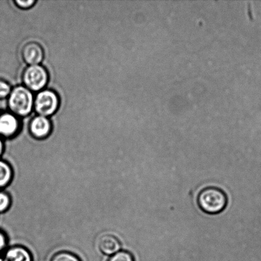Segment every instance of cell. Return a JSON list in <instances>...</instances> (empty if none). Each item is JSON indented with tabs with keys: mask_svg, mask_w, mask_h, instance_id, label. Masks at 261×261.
<instances>
[{
	"mask_svg": "<svg viewBox=\"0 0 261 261\" xmlns=\"http://www.w3.org/2000/svg\"><path fill=\"white\" fill-rule=\"evenodd\" d=\"M198 203L202 211L206 214L214 215L221 213L227 206L226 194L217 188H207L199 193Z\"/></svg>",
	"mask_w": 261,
	"mask_h": 261,
	"instance_id": "6da1fadb",
	"label": "cell"
},
{
	"mask_svg": "<svg viewBox=\"0 0 261 261\" xmlns=\"http://www.w3.org/2000/svg\"><path fill=\"white\" fill-rule=\"evenodd\" d=\"M34 98L32 91L23 86H18L12 90L8 105L15 116H27L34 107Z\"/></svg>",
	"mask_w": 261,
	"mask_h": 261,
	"instance_id": "7a4b0ae2",
	"label": "cell"
},
{
	"mask_svg": "<svg viewBox=\"0 0 261 261\" xmlns=\"http://www.w3.org/2000/svg\"><path fill=\"white\" fill-rule=\"evenodd\" d=\"M48 80L47 71L42 66H28L23 73V81L25 88L31 91H40L47 85Z\"/></svg>",
	"mask_w": 261,
	"mask_h": 261,
	"instance_id": "3957f363",
	"label": "cell"
},
{
	"mask_svg": "<svg viewBox=\"0 0 261 261\" xmlns=\"http://www.w3.org/2000/svg\"><path fill=\"white\" fill-rule=\"evenodd\" d=\"M59 98L55 92L43 90L37 94L34 101V107L38 116L47 117L55 114L58 109Z\"/></svg>",
	"mask_w": 261,
	"mask_h": 261,
	"instance_id": "277c9868",
	"label": "cell"
},
{
	"mask_svg": "<svg viewBox=\"0 0 261 261\" xmlns=\"http://www.w3.org/2000/svg\"><path fill=\"white\" fill-rule=\"evenodd\" d=\"M52 125L47 117L38 116L32 119L30 124V132L33 137L43 139L49 135Z\"/></svg>",
	"mask_w": 261,
	"mask_h": 261,
	"instance_id": "5b68a950",
	"label": "cell"
},
{
	"mask_svg": "<svg viewBox=\"0 0 261 261\" xmlns=\"http://www.w3.org/2000/svg\"><path fill=\"white\" fill-rule=\"evenodd\" d=\"M23 60L30 66L38 65L44 58V52L41 45L35 42L27 43L22 48Z\"/></svg>",
	"mask_w": 261,
	"mask_h": 261,
	"instance_id": "8992f818",
	"label": "cell"
},
{
	"mask_svg": "<svg viewBox=\"0 0 261 261\" xmlns=\"http://www.w3.org/2000/svg\"><path fill=\"white\" fill-rule=\"evenodd\" d=\"M19 128V122L12 113L0 114V136L2 138L14 137Z\"/></svg>",
	"mask_w": 261,
	"mask_h": 261,
	"instance_id": "52a82bcc",
	"label": "cell"
},
{
	"mask_svg": "<svg viewBox=\"0 0 261 261\" xmlns=\"http://www.w3.org/2000/svg\"><path fill=\"white\" fill-rule=\"evenodd\" d=\"M98 248L104 255L112 256L121 251V244L119 240L113 234H104L98 242Z\"/></svg>",
	"mask_w": 261,
	"mask_h": 261,
	"instance_id": "ba28073f",
	"label": "cell"
},
{
	"mask_svg": "<svg viewBox=\"0 0 261 261\" xmlns=\"http://www.w3.org/2000/svg\"><path fill=\"white\" fill-rule=\"evenodd\" d=\"M4 255L7 261H33L31 252L22 246L10 247L5 250Z\"/></svg>",
	"mask_w": 261,
	"mask_h": 261,
	"instance_id": "9c48e42d",
	"label": "cell"
},
{
	"mask_svg": "<svg viewBox=\"0 0 261 261\" xmlns=\"http://www.w3.org/2000/svg\"><path fill=\"white\" fill-rule=\"evenodd\" d=\"M12 178L13 170L11 165L7 161L0 159V189L9 186Z\"/></svg>",
	"mask_w": 261,
	"mask_h": 261,
	"instance_id": "30bf717a",
	"label": "cell"
},
{
	"mask_svg": "<svg viewBox=\"0 0 261 261\" xmlns=\"http://www.w3.org/2000/svg\"><path fill=\"white\" fill-rule=\"evenodd\" d=\"M12 199L7 192L0 191V214L4 213L11 206Z\"/></svg>",
	"mask_w": 261,
	"mask_h": 261,
	"instance_id": "8fae6325",
	"label": "cell"
},
{
	"mask_svg": "<svg viewBox=\"0 0 261 261\" xmlns=\"http://www.w3.org/2000/svg\"><path fill=\"white\" fill-rule=\"evenodd\" d=\"M50 261H81V260L73 253L60 252L54 255Z\"/></svg>",
	"mask_w": 261,
	"mask_h": 261,
	"instance_id": "7c38bea8",
	"label": "cell"
},
{
	"mask_svg": "<svg viewBox=\"0 0 261 261\" xmlns=\"http://www.w3.org/2000/svg\"><path fill=\"white\" fill-rule=\"evenodd\" d=\"M108 261H135L130 252L121 250L116 254L112 255Z\"/></svg>",
	"mask_w": 261,
	"mask_h": 261,
	"instance_id": "4fadbf2b",
	"label": "cell"
},
{
	"mask_svg": "<svg viewBox=\"0 0 261 261\" xmlns=\"http://www.w3.org/2000/svg\"><path fill=\"white\" fill-rule=\"evenodd\" d=\"M11 87L6 81L0 80V99H4L9 97L11 93Z\"/></svg>",
	"mask_w": 261,
	"mask_h": 261,
	"instance_id": "5bb4252c",
	"label": "cell"
},
{
	"mask_svg": "<svg viewBox=\"0 0 261 261\" xmlns=\"http://www.w3.org/2000/svg\"><path fill=\"white\" fill-rule=\"evenodd\" d=\"M8 239L4 231H0V254L7 249Z\"/></svg>",
	"mask_w": 261,
	"mask_h": 261,
	"instance_id": "9a60e30c",
	"label": "cell"
},
{
	"mask_svg": "<svg viewBox=\"0 0 261 261\" xmlns=\"http://www.w3.org/2000/svg\"><path fill=\"white\" fill-rule=\"evenodd\" d=\"M34 0H27V1H21V0H17L15 2L17 6L22 8V9H28L32 7L35 4Z\"/></svg>",
	"mask_w": 261,
	"mask_h": 261,
	"instance_id": "2e32d148",
	"label": "cell"
},
{
	"mask_svg": "<svg viewBox=\"0 0 261 261\" xmlns=\"http://www.w3.org/2000/svg\"><path fill=\"white\" fill-rule=\"evenodd\" d=\"M4 148L5 145L4 140H3V138L0 136V158L2 157L3 153H4Z\"/></svg>",
	"mask_w": 261,
	"mask_h": 261,
	"instance_id": "e0dca14e",
	"label": "cell"
},
{
	"mask_svg": "<svg viewBox=\"0 0 261 261\" xmlns=\"http://www.w3.org/2000/svg\"><path fill=\"white\" fill-rule=\"evenodd\" d=\"M0 261H7L4 255L0 254Z\"/></svg>",
	"mask_w": 261,
	"mask_h": 261,
	"instance_id": "ac0fdd59",
	"label": "cell"
}]
</instances>
